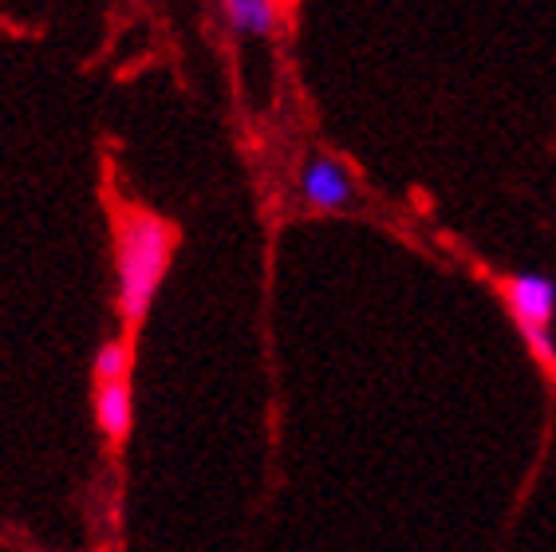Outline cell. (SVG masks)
Here are the masks:
<instances>
[{
	"label": "cell",
	"mask_w": 556,
	"mask_h": 552,
	"mask_svg": "<svg viewBox=\"0 0 556 552\" xmlns=\"http://www.w3.org/2000/svg\"><path fill=\"white\" fill-rule=\"evenodd\" d=\"M130 418H135V406H130V387L127 382H103L96 391V423L99 430L111 438V442H123L130 435Z\"/></svg>",
	"instance_id": "4"
},
{
	"label": "cell",
	"mask_w": 556,
	"mask_h": 552,
	"mask_svg": "<svg viewBox=\"0 0 556 552\" xmlns=\"http://www.w3.org/2000/svg\"><path fill=\"white\" fill-rule=\"evenodd\" d=\"M222 12L229 28L241 36H268L277 28V4H268V0H229L222 4Z\"/></svg>",
	"instance_id": "5"
},
{
	"label": "cell",
	"mask_w": 556,
	"mask_h": 552,
	"mask_svg": "<svg viewBox=\"0 0 556 552\" xmlns=\"http://www.w3.org/2000/svg\"><path fill=\"white\" fill-rule=\"evenodd\" d=\"M170 222H162L147 210H118L115 213V273H118V316L127 328H139L147 319L154 292L174 261Z\"/></svg>",
	"instance_id": "1"
},
{
	"label": "cell",
	"mask_w": 556,
	"mask_h": 552,
	"mask_svg": "<svg viewBox=\"0 0 556 552\" xmlns=\"http://www.w3.org/2000/svg\"><path fill=\"white\" fill-rule=\"evenodd\" d=\"M91 372H96V387H103V382H127V375H130V343L108 340L103 348L96 351Z\"/></svg>",
	"instance_id": "6"
},
{
	"label": "cell",
	"mask_w": 556,
	"mask_h": 552,
	"mask_svg": "<svg viewBox=\"0 0 556 552\" xmlns=\"http://www.w3.org/2000/svg\"><path fill=\"white\" fill-rule=\"evenodd\" d=\"M300 198L308 210H348L355 205V178L352 171L343 166L340 159H328V154H312L304 166H300Z\"/></svg>",
	"instance_id": "3"
},
{
	"label": "cell",
	"mask_w": 556,
	"mask_h": 552,
	"mask_svg": "<svg viewBox=\"0 0 556 552\" xmlns=\"http://www.w3.org/2000/svg\"><path fill=\"white\" fill-rule=\"evenodd\" d=\"M502 300L517 331H521L525 348L541 363V372L556 379V340H553V319H556V280L545 273H509L502 276Z\"/></svg>",
	"instance_id": "2"
}]
</instances>
